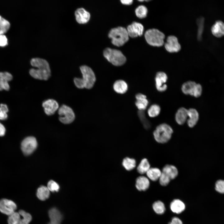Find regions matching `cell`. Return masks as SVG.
Instances as JSON below:
<instances>
[{
  "instance_id": "obj_1",
  "label": "cell",
  "mask_w": 224,
  "mask_h": 224,
  "mask_svg": "<svg viewBox=\"0 0 224 224\" xmlns=\"http://www.w3.org/2000/svg\"><path fill=\"white\" fill-rule=\"evenodd\" d=\"M31 65L37 68L30 70V75L35 79L47 80L50 77L51 71L49 64L45 59L39 58H33L30 60Z\"/></svg>"
},
{
  "instance_id": "obj_2",
  "label": "cell",
  "mask_w": 224,
  "mask_h": 224,
  "mask_svg": "<svg viewBox=\"0 0 224 224\" xmlns=\"http://www.w3.org/2000/svg\"><path fill=\"white\" fill-rule=\"evenodd\" d=\"M82 74V78L75 77L74 82L76 86L79 89L86 88L90 89L93 86L96 82L95 74L92 69L86 65H82L80 67Z\"/></svg>"
},
{
  "instance_id": "obj_3",
  "label": "cell",
  "mask_w": 224,
  "mask_h": 224,
  "mask_svg": "<svg viewBox=\"0 0 224 224\" xmlns=\"http://www.w3.org/2000/svg\"><path fill=\"white\" fill-rule=\"evenodd\" d=\"M173 133V129L169 125L166 123H163L156 127L153 132V135L157 142L164 143L170 140Z\"/></svg>"
},
{
  "instance_id": "obj_4",
  "label": "cell",
  "mask_w": 224,
  "mask_h": 224,
  "mask_svg": "<svg viewBox=\"0 0 224 224\" xmlns=\"http://www.w3.org/2000/svg\"><path fill=\"white\" fill-rule=\"evenodd\" d=\"M108 36L111 39L112 44L118 46L123 45L128 40L129 35L127 30L121 26L111 29Z\"/></svg>"
},
{
  "instance_id": "obj_5",
  "label": "cell",
  "mask_w": 224,
  "mask_h": 224,
  "mask_svg": "<svg viewBox=\"0 0 224 224\" xmlns=\"http://www.w3.org/2000/svg\"><path fill=\"white\" fill-rule=\"evenodd\" d=\"M145 37L148 44L152 46L160 47L164 43L165 35L156 29L147 30L145 33Z\"/></svg>"
},
{
  "instance_id": "obj_6",
  "label": "cell",
  "mask_w": 224,
  "mask_h": 224,
  "mask_svg": "<svg viewBox=\"0 0 224 224\" xmlns=\"http://www.w3.org/2000/svg\"><path fill=\"white\" fill-rule=\"evenodd\" d=\"M104 57L110 63L116 66L124 64L126 58L122 52L118 49L107 48L103 52Z\"/></svg>"
},
{
  "instance_id": "obj_7",
  "label": "cell",
  "mask_w": 224,
  "mask_h": 224,
  "mask_svg": "<svg viewBox=\"0 0 224 224\" xmlns=\"http://www.w3.org/2000/svg\"><path fill=\"white\" fill-rule=\"evenodd\" d=\"M58 113L59 121L64 124H70L75 119V115L73 110L66 105H62L59 108Z\"/></svg>"
},
{
  "instance_id": "obj_8",
  "label": "cell",
  "mask_w": 224,
  "mask_h": 224,
  "mask_svg": "<svg viewBox=\"0 0 224 224\" xmlns=\"http://www.w3.org/2000/svg\"><path fill=\"white\" fill-rule=\"evenodd\" d=\"M182 92L186 95H189L197 97L201 93L202 86L195 82L188 81L184 82L181 87Z\"/></svg>"
},
{
  "instance_id": "obj_9",
  "label": "cell",
  "mask_w": 224,
  "mask_h": 224,
  "mask_svg": "<svg viewBox=\"0 0 224 224\" xmlns=\"http://www.w3.org/2000/svg\"><path fill=\"white\" fill-rule=\"evenodd\" d=\"M37 143L33 137H28L24 139L21 144V148L23 153L26 155L31 154L36 149Z\"/></svg>"
},
{
  "instance_id": "obj_10",
  "label": "cell",
  "mask_w": 224,
  "mask_h": 224,
  "mask_svg": "<svg viewBox=\"0 0 224 224\" xmlns=\"http://www.w3.org/2000/svg\"><path fill=\"white\" fill-rule=\"evenodd\" d=\"M17 208L16 203L6 198L0 200V211L9 216L14 212Z\"/></svg>"
},
{
  "instance_id": "obj_11",
  "label": "cell",
  "mask_w": 224,
  "mask_h": 224,
  "mask_svg": "<svg viewBox=\"0 0 224 224\" xmlns=\"http://www.w3.org/2000/svg\"><path fill=\"white\" fill-rule=\"evenodd\" d=\"M164 45L166 50L170 53L177 52L181 49L178 39L174 35L168 36Z\"/></svg>"
},
{
  "instance_id": "obj_12",
  "label": "cell",
  "mask_w": 224,
  "mask_h": 224,
  "mask_svg": "<svg viewBox=\"0 0 224 224\" xmlns=\"http://www.w3.org/2000/svg\"><path fill=\"white\" fill-rule=\"evenodd\" d=\"M167 80L166 74L163 72H157L156 75L155 81L157 90L160 92L165 91L167 89V85L165 84Z\"/></svg>"
},
{
  "instance_id": "obj_13",
  "label": "cell",
  "mask_w": 224,
  "mask_h": 224,
  "mask_svg": "<svg viewBox=\"0 0 224 224\" xmlns=\"http://www.w3.org/2000/svg\"><path fill=\"white\" fill-rule=\"evenodd\" d=\"M144 27L140 23L134 21L128 25L127 28V31L128 35L131 37H135L138 36L142 35L143 33Z\"/></svg>"
},
{
  "instance_id": "obj_14",
  "label": "cell",
  "mask_w": 224,
  "mask_h": 224,
  "mask_svg": "<svg viewBox=\"0 0 224 224\" xmlns=\"http://www.w3.org/2000/svg\"><path fill=\"white\" fill-rule=\"evenodd\" d=\"M45 113L48 115H53L58 109V104L55 100L48 99L44 101L42 103Z\"/></svg>"
},
{
  "instance_id": "obj_15",
  "label": "cell",
  "mask_w": 224,
  "mask_h": 224,
  "mask_svg": "<svg viewBox=\"0 0 224 224\" xmlns=\"http://www.w3.org/2000/svg\"><path fill=\"white\" fill-rule=\"evenodd\" d=\"M75 14L76 21L80 24L86 23L90 17V13L82 7L77 9L75 11Z\"/></svg>"
},
{
  "instance_id": "obj_16",
  "label": "cell",
  "mask_w": 224,
  "mask_h": 224,
  "mask_svg": "<svg viewBox=\"0 0 224 224\" xmlns=\"http://www.w3.org/2000/svg\"><path fill=\"white\" fill-rule=\"evenodd\" d=\"M50 222L48 224H60L62 219V215L55 208L50 209L49 211Z\"/></svg>"
},
{
  "instance_id": "obj_17",
  "label": "cell",
  "mask_w": 224,
  "mask_h": 224,
  "mask_svg": "<svg viewBox=\"0 0 224 224\" xmlns=\"http://www.w3.org/2000/svg\"><path fill=\"white\" fill-rule=\"evenodd\" d=\"M12 78V76L10 73L7 72H0V91L8 90L10 86L8 82Z\"/></svg>"
},
{
  "instance_id": "obj_18",
  "label": "cell",
  "mask_w": 224,
  "mask_h": 224,
  "mask_svg": "<svg viewBox=\"0 0 224 224\" xmlns=\"http://www.w3.org/2000/svg\"><path fill=\"white\" fill-rule=\"evenodd\" d=\"M135 98L136 100L135 104L138 109L140 110H145L149 103L147 99L146 96L142 93H139L136 95Z\"/></svg>"
},
{
  "instance_id": "obj_19",
  "label": "cell",
  "mask_w": 224,
  "mask_h": 224,
  "mask_svg": "<svg viewBox=\"0 0 224 224\" xmlns=\"http://www.w3.org/2000/svg\"><path fill=\"white\" fill-rule=\"evenodd\" d=\"M150 182L147 177L141 176L138 177L136 181L135 186L139 191H145L149 187Z\"/></svg>"
},
{
  "instance_id": "obj_20",
  "label": "cell",
  "mask_w": 224,
  "mask_h": 224,
  "mask_svg": "<svg viewBox=\"0 0 224 224\" xmlns=\"http://www.w3.org/2000/svg\"><path fill=\"white\" fill-rule=\"evenodd\" d=\"M187 124L190 128L194 127L197 124L199 119V114L197 110L194 108L188 110Z\"/></svg>"
},
{
  "instance_id": "obj_21",
  "label": "cell",
  "mask_w": 224,
  "mask_h": 224,
  "mask_svg": "<svg viewBox=\"0 0 224 224\" xmlns=\"http://www.w3.org/2000/svg\"><path fill=\"white\" fill-rule=\"evenodd\" d=\"M188 110L184 107H181L177 111L175 115L176 122L179 125L184 124L188 117Z\"/></svg>"
},
{
  "instance_id": "obj_22",
  "label": "cell",
  "mask_w": 224,
  "mask_h": 224,
  "mask_svg": "<svg viewBox=\"0 0 224 224\" xmlns=\"http://www.w3.org/2000/svg\"><path fill=\"white\" fill-rule=\"evenodd\" d=\"M211 31L212 34L216 37L224 35V23L220 21H216L212 26Z\"/></svg>"
},
{
  "instance_id": "obj_23",
  "label": "cell",
  "mask_w": 224,
  "mask_h": 224,
  "mask_svg": "<svg viewBox=\"0 0 224 224\" xmlns=\"http://www.w3.org/2000/svg\"><path fill=\"white\" fill-rule=\"evenodd\" d=\"M170 207L173 212L179 214L184 210L185 206L184 203L181 200L175 199L171 203Z\"/></svg>"
},
{
  "instance_id": "obj_24",
  "label": "cell",
  "mask_w": 224,
  "mask_h": 224,
  "mask_svg": "<svg viewBox=\"0 0 224 224\" xmlns=\"http://www.w3.org/2000/svg\"><path fill=\"white\" fill-rule=\"evenodd\" d=\"M162 172L167 175L171 180L175 179L178 175L177 168L172 165H166L163 168Z\"/></svg>"
},
{
  "instance_id": "obj_25",
  "label": "cell",
  "mask_w": 224,
  "mask_h": 224,
  "mask_svg": "<svg viewBox=\"0 0 224 224\" xmlns=\"http://www.w3.org/2000/svg\"><path fill=\"white\" fill-rule=\"evenodd\" d=\"M114 91L117 93L123 94L127 91L128 86L126 82L122 80L116 81L113 86Z\"/></svg>"
},
{
  "instance_id": "obj_26",
  "label": "cell",
  "mask_w": 224,
  "mask_h": 224,
  "mask_svg": "<svg viewBox=\"0 0 224 224\" xmlns=\"http://www.w3.org/2000/svg\"><path fill=\"white\" fill-rule=\"evenodd\" d=\"M162 172L158 168H150L146 173L149 179L152 181H156L159 179Z\"/></svg>"
},
{
  "instance_id": "obj_27",
  "label": "cell",
  "mask_w": 224,
  "mask_h": 224,
  "mask_svg": "<svg viewBox=\"0 0 224 224\" xmlns=\"http://www.w3.org/2000/svg\"><path fill=\"white\" fill-rule=\"evenodd\" d=\"M36 195L40 200L44 201L48 198L50 195V191L46 186H42L37 190Z\"/></svg>"
},
{
  "instance_id": "obj_28",
  "label": "cell",
  "mask_w": 224,
  "mask_h": 224,
  "mask_svg": "<svg viewBox=\"0 0 224 224\" xmlns=\"http://www.w3.org/2000/svg\"><path fill=\"white\" fill-rule=\"evenodd\" d=\"M150 168V165L147 159L144 158L141 161L138 166L137 170L141 174L146 173Z\"/></svg>"
},
{
  "instance_id": "obj_29",
  "label": "cell",
  "mask_w": 224,
  "mask_h": 224,
  "mask_svg": "<svg viewBox=\"0 0 224 224\" xmlns=\"http://www.w3.org/2000/svg\"><path fill=\"white\" fill-rule=\"evenodd\" d=\"M122 165L127 170H131L135 167L136 161L134 159L127 157L123 159Z\"/></svg>"
},
{
  "instance_id": "obj_30",
  "label": "cell",
  "mask_w": 224,
  "mask_h": 224,
  "mask_svg": "<svg viewBox=\"0 0 224 224\" xmlns=\"http://www.w3.org/2000/svg\"><path fill=\"white\" fill-rule=\"evenodd\" d=\"M152 208L154 211L159 214H163L166 209L164 204L160 201L155 202L153 204Z\"/></svg>"
},
{
  "instance_id": "obj_31",
  "label": "cell",
  "mask_w": 224,
  "mask_h": 224,
  "mask_svg": "<svg viewBox=\"0 0 224 224\" xmlns=\"http://www.w3.org/2000/svg\"><path fill=\"white\" fill-rule=\"evenodd\" d=\"M161 108L159 105L156 104H154L152 105L148 108L147 113L150 117H155L159 114Z\"/></svg>"
},
{
  "instance_id": "obj_32",
  "label": "cell",
  "mask_w": 224,
  "mask_h": 224,
  "mask_svg": "<svg viewBox=\"0 0 224 224\" xmlns=\"http://www.w3.org/2000/svg\"><path fill=\"white\" fill-rule=\"evenodd\" d=\"M22 218L21 219L20 224H29L32 219V217L29 213L23 210H20L18 212Z\"/></svg>"
},
{
  "instance_id": "obj_33",
  "label": "cell",
  "mask_w": 224,
  "mask_h": 224,
  "mask_svg": "<svg viewBox=\"0 0 224 224\" xmlns=\"http://www.w3.org/2000/svg\"><path fill=\"white\" fill-rule=\"evenodd\" d=\"M10 24L8 21L0 16V35H3L9 30Z\"/></svg>"
},
{
  "instance_id": "obj_34",
  "label": "cell",
  "mask_w": 224,
  "mask_h": 224,
  "mask_svg": "<svg viewBox=\"0 0 224 224\" xmlns=\"http://www.w3.org/2000/svg\"><path fill=\"white\" fill-rule=\"evenodd\" d=\"M21 216L18 212H14L9 216L7 220L8 224H20Z\"/></svg>"
},
{
  "instance_id": "obj_35",
  "label": "cell",
  "mask_w": 224,
  "mask_h": 224,
  "mask_svg": "<svg viewBox=\"0 0 224 224\" xmlns=\"http://www.w3.org/2000/svg\"><path fill=\"white\" fill-rule=\"evenodd\" d=\"M147 11L146 7L143 5H141L138 6L135 11L137 16L140 18H144L146 17Z\"/></svg>"
},
{
  "instance_id": "obj_36",
  "label": "cell",
  "mask_w": 224,
  "mask_h": 224,
  "mask_svg": "<svg viewBox=\"0 0 224 224\" xmlns=\"http://www.w3.org/2000/svg\"><path fill=\"white\" fill-rule=\"evenodd\" d=\"M197 24L198 26L197 38L199 40L202 39V33L204 28V19L201 17L197 20Z\"/></svg>"
},
{
  "instance_id": "obj_37",
  "label": "cell",
  "mask_w": 224,
  "mask_h": 224,
  "mask_svg": "<svg viewBox=\"0 0 224 224\" xmlns=\"http://www.w3.org/2000/svg\"><path fill=\"white\" fill-rule=\"evenodd\" d=\"M143 111L139 110L138 112V114L144 127L146 129H148L150 127V124L146 119Z\"/></svg>"
},
{
  "instance_id": "obj_38",
  "label": "cell",
  "mask_w": 224,
  "mask_h": 224,
  "mask_svg": "<svg viewBox=\"0 0 224 224\" xmlns=\"http://www.w3.org/2000/svg\"><path fill=\"white\" fill-rule=\"evenodd\" d=\"M47 187L50 191L53 192H58L59 189V185L53 180H51L48 182Z\"/></svg>"
},
{
  "instance_id": "obj_39",
  "label": "cell",
  "mask_w": 224,
  "mask_h": 224,
  "mask_svg": "<svg viewBox=\"0 0 224 224\" xmlns=\"http://www.w3.org/2000/svg\"><path fill=\"white\" fill-rule=\"evenodd\" d=\"M159 180V183L161 185L165 186L168 184L171 180L165 173L162 172Z\"/></svg>"
},
{
  "instance_id": "obj_40",
  "label": "cell",
  "mask_w": 224,
  "mask_h": 224,
  "mask_svg": "<svg viewBox=\"0 0 224 224\" xmlns=\"http://www.w3.org/2000/svg\"><path fill=\"white\" fill-rule=\"evenodd\" d=\"M215 190L218 192L224 193V180H217L215 184Z\"/></svg>"
},
{
  "instance_id": "obj_41",
  "label": "cell",
  "mask_w": 224,
  "mask_h": 224,
  "mask_svg": "<svg viewBox=\"0 0 224 224\" xmlns=\"http://www.w3.org/2000/svg\"><path fill=\"white\" fill-rule=\"evenodd\" d=\"M7 44V39L4 35H0V46L4 47Z\"/></svg>"
},
{
  "instance_id": "obj_42",
  "label": "cell",
  "mask_w": 224,
  "mask_h": 224,
  "mask_svg": "<svg viewBox=\"0 0 224 224\" xmlns=\"http://www.w3.org/2000/svg\"><path fill=\"white\" fill-rule=\"evenodd\" d=\"M168 224H183L181 220L178 217H173L171 221Z\"/></svg>"
},
{
  "instance_id": "obj_43",
  "label": "cell",
  "mask_w": 224,
  "mask_h": 224,
  "mask_svg": "<svg viewBox=\"0 0 224 224\" xmlns=\"http://www.w3.org/2000/svg\"><path fill=\"white\" fill-rule=\"evenodd\" d=\"M0 110L3 112L7 113L8 112V109L7 105L5 104H1Z\"/></svg>"
},
{
  "instance_id": "obj_44",
  "label": "cell",
  "mask_w": 224,
  "mask_h": 224,
  "mask_svg": "<svg viewBox=\"0 0 224 224\" xmlns=\"http://www.w3.org/2000/svg\"><path fill=\"white\" fill-rule=\"evenodd\" d=\"M6 132V129L4 126L0 123V136H3Z\"/></svg>"
},
{
  "instance_id": "obj_45",
  "label": "cell",
  "mask_w": 224,
  "mask_h": 224,
  "mask_svg": "<svg viewBox=\"0 0 224 224\" xmlns=\"http://www.w3.org/2000/svg\"><path fill=\"white\" fill-rule=\"evenodd\" d=\"M7 113L2 112L0 110V120H5L7 119Z\"/></svg>"
},
{
  "instance_id": "obj_46",
  "label": "cell",
  "mask_w": 224,
  "mask_h": 224,
  "mask_svg": "<svg viewBox=\"0 0 224 224\" xmlns=\"http://www.w3.org/2000/svg\"><path fill=\"white\" fill-rule=\"evenodd\" d=\"M120 1L122 3L125 5H130L133 2V0H121Z\"/></svg>"
}]
</instances>
